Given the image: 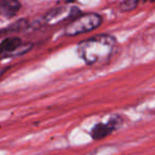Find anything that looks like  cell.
<instances>
[{"instance_id":"obj_1","label":"cell","mask_w":155,"mask_h":155,"mask_svg":"<svg viewBox=\"0 0 155 155\" xmlns=\"http://www.w3.org/2000/svg\"><path fill=\"white\" fill-rule=\"evenodd\" d=\"M116 47V39L107 34L97 35L78 45V54L87 64L108 59Z\"/></svg>"},{"instance_id":"obj_2","label":"cell","mask_w":155,"mask_h":155,"mask_svg":"<svg viewBox=\"0 0 155 155\" xmlns=\"http://www.w3.org/2000/svg\"><path fill=\"white\" fill-rule=\"evenodd\" d=\"M102 18L98 14H86L81 15L69 22L65 29V34L67 36H77L96 30L101 25Z\"/></svg>"},{"instance_id":"obj_3","label":"cell","mask_w":155,"mask_h":155,"mask_svg":"<svg viewBox=\"0 0 155 155\" xmlns=\"http://www.w3.org/2000/svg\"><path fill=\"white\" fill-rule=\"evenodd\" d=\"M31 43H21V40L16 37L4 39L0 42V57H11L25 54L31 49Z\"/></svg>"},{"instance_id":"obj_4","label":"cell","mask_w":155,"mask_h":155,"mask_svg":"<svg viewBox=\"0 0 155 155\" xmlns=\"http://www.w3.org/2000/svg\"><path fill=\"white\" fill-rule=\"evenodd\" d=\"M79 13V10L76 8H70V6H60L51 12H49L45 16V21L48 25H56L58 22H62L67 19L76 18V15Z\"/></svg>"},{"instance_id":"obj_5","label":"cell","mask_w":155,"mask_h":155,"mask_svg":"<svg viewBox=\"0 0 155 155\" xmlns=\"http://www.w3.org/2000/svg\"><path fill=\"white\" fill-rule=\"evenodd\" d=\"M20 10L18 0H0V11L6 17H13Z\"/></svg>"},{"instance_id":"obj_6","label":"cell","mask_w":155,"mask_h":155,"mask_svg":"<svg viewBox=\"0 0 155 155\" xmlns=\"http://www.w3.org/2000/svg\"><path fill=\"white\" fill-rule=\"evenodd\" d=\"M113 132H114V129L111 127V124L108 123H99L96 124L93 128V130H91V137L95 140H99V139H102L104 137L108 136Z\"/></svg>"},{"instance_id":"obj_7","label":"cell","mask_w":155,"mask_h":155,"mask_svg":"<svg viewBox=\"0 0 155 155\" xmlns=\"http://www.w3.org/2000/svg\"><path fill=\"white\" fill-rule=\"evenodd\" d=\"M139 3V0H123L120 4V10L122 12H130L137 8Z\"/></svg>"},{"instance_id":"obj_8","label":"cell","mask_w":155,"mask_h":155,"mask_svg":"<svg viewBox=\"0 0 155 155\" xmlns=\"http://www.w3.org/2000/svg\"><path fill=\"white\" fill-rule=\"evenodd\" d=\"M107 123L111 124V127H112L113 129H114V131H116L118 129L121 128V126L123 124V118H122L120 115H114V116L111 117Z\"/></svg>"},{"instance_id":"obj_9","label":"cell","mask_w":155,"mask_h":155,"mask_svg":"<svg viewBox=\"0 0 155 155\" xmlns=\"http://www.w3.org/2000/svg\"><path fill=\"white\" fill-rule=\"evenodd\" d=\"M6 71V69H2V70H0V77H1L2 75L4 74V72Z\"/></svg>"},{"instance_id":"obj_10","label":"cell","mask_w":155,"mask_h":155,"mask_svg":"<svg viewBox=\"0 0 155 155\" xmlns=\"http://www.w3.org/2000/svg\"><path fill=\"white\" fill-rule=\"evenodd\" d=\"M67 1H68V2H71V1H73V0H67Z\"/></svg>"},{"instance_id":"obj_11","label":"cell","mask_w":155,"mask_h":155,"mask_svg":"<svg viewBox=\"0 0 155 155\" xmlns=\"http://www.w3.org/2000/svg\"><path fill=\"white\" fill-rule=\"evenodd\" d=\"M150 1H152V2H153V1H155V0H150Z\"/></svg>"}]
</instances>
